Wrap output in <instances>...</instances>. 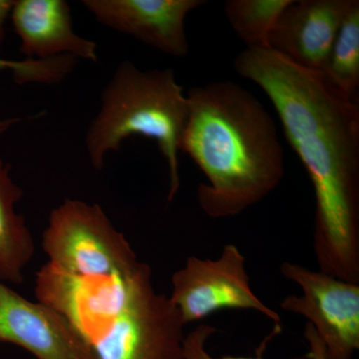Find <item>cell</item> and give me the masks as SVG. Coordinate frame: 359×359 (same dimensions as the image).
Segmentation results:
<instances>
[{"label":"cell","mask_w":359,"mask_h":359,"mask_svg":"<svg viewBox=\"0 0 359 359\" xmlns=\"http://www.w3.org/2000/svg\"><path fill=\"white\" fill-rule=\"evenodd\" d=\"M22 189L13 181L9 166L0 158V280L20 285L23 271L35 252L25 219L15 212Z\"/></svg>","instance_id":"12"},{"label":"cell","mask_w":359,"mask_h":359,"mask_svg":"<svg viewBox=\"0 0 359 359\" xmlns=\"http://www.w3.org/2000/svg\"><path fill=\"white\" fill-rule=\"evenodd\" d=\"M217 334V328L207 323H202L185 335L183 340V356L182 359H264L261 354L256 358L252 356H216L210 354L207 344L212 335ZM287 359H308L306 355L294 356Z\"/></svg>","instance_id":"16"},{"label":"cell","mask_w":359,"mask_h":359,"mask_svg":"<svg viewBox=\"0 0 359 359\" xmlns=\"http://www.w3.org/2000/svg\"><path fill=\"white\" fill-rule=\"evenodd\" d=\"M188 103L174 70L139 69L123 61L101 93V107L90 123L85 144L92 166L103 169L106 156L134 135L157 142L169 168L168 202L181 187L179 152Z\"/></svg>","instance_id":"3"},{"label":"cell","mask_w":359,"mask_h":359,"mask_svg":"<svg viewBox=\"0 0 359 359\" xmlns=\"http://www.w3.org/2000/svg\"><path fill=\"white\" fill-rule=\"evenodd\" d=\"M235 70L264 90L314 191L318 271L359 285V109L320 72L271 49H247Z\"/></svg>","instance_id":"1"},{"label":"cell","mask_w":359,"mask_h":359,"mask_svg":"<svg viewBox=\"0 0 359 359\" xmlns=\"http://www.w3.org/2000/svg\"><path fill=\"white\" fill-rule=\"evenodd\" d=\"M77 61L76 58L67 55L45 60L25 59L15 61L0 58V70L11 71L14 80L20 85H54L60 83L72 72ZM20 121V118L0 120V136Z\"/></svg>","instance_id":"15"},{"label":"cell","mask_w":359,"mask_h":359,"mask_svg":"<svg viewBox=\"0 0 359 359\" xmlns=\"http://www.w3.org/2000/svg\"><path fill=\"white\" fill-rule=\"evenodd\" d=\"M180 151L208 183L201 209L212 219L242 214L275 191L285 176V153L275 121L250 91L231 81L193 87Z\"/></svg>","instance_id":"2"},{"label":"cell","mask_w":359,"mask_h":359,"mask_svg":"<svg viewBox=\"0 0 359 359\" xmlns=\"http://www.w3.org/2000/svg\"><path fill=\"white\" fill-rule=\"evenodd\" d=\"M351 0H294L273 28L269 49L294 65L321 72Z\"/></svg>","instance_id":"10"},{"label":"cell","mask_w":359,"mask_h":359,"mask_svg":"<svg viewBox=\"0 0 359 359\" xmlns=\"http://www.w3.org/2000/svg\"><path fill=\"white\" fill-rule=\"evenodd\" d=\"M42 248L49 264L81 278L125 273L140 262L102 208L79 200L66 199L52 210Z\"/></svg>","instance_id":"4"},{"label":"cell","mask_w":359,"mask_h":359,"mask_svg":"<svg viewBox=\"0 0 359 359\" xmlns=\"http://www.w3.org/2000/svg\"><path fill=\"white\" fill-rule=\"evenodd\" d=\"M294 0H228L224 11L247 49H269V40L283 11Z\"/></svg>","instance_id":"14"},{"label":"cell","mask_w":359,"mask_h":359,"mask_svg":"<svg viewBox=\"0 0 359 359\" xmlns=\"http://www.w3.org/2000/svg\"><path fill=\"white\" fill-rule=\"evenodd\" d=\"M184 327L169 297L156 292L150 273L86 344L96 359H182Z\"/></svg>","instance_id":"5"},{"label":"cell","mask_w":359,"mask_h":359,"mask_svg":"<svg viewBox=\"0 0 359 359\" xmlns=\"http://www.w3.org/2000/svg\"><path fill=\"white\" fill-rule=\"evenodd\" d=\"M14 1L11 0H0V52L4 45V39H6V21L7 18L11 15L13 11Z\"/></svg>","instance_id":"18"},{"label":"cell","mask_w":359,"mask_h":359,"mask_svg":"<svg viewBox=\"0 0 359 359\" xmlns=\"http://www.w3.org/2000/svg\"><path fill=\"white\" fill-rule=\"evenodd\" d=\"M11 15L20 39V52L27 59L67 55L98 61L96 42L74 32L70 6L65 0H18Z\"/></svg>","instance_id":"11"},{"label":"cell","mask_w":359,"mask_h":359,"mask_svg":"<svg viewBox=\"0 0 359 359\" xmlns=\"http://www.w3.org/2000/svg\"><path fill=\"white\" fill-rule=\"evenodd\" d=\"M280 271L302 292L285 297L280 309L308 320L323 344L325 359H353L359 351L358 283L289 262Z\"/></svg>","instance_id":"7"},{"label":"cell","mask_w":359,"mask_h":359,"mask_svg":"<svg viewBox=\"0 0 359 359\" xmlns=\"http://www.w3.org/2000/svg\"><path fill=\"white\" fill-rule=\"evenodd\" d=\"M170 301L184 325L197 323L224 309L254 311L273 321L282 318L250 287L247 259L236 245H224L217 259L191 256L172 276Z\"/></svg>","instance_id":"6"},{"label":"cell","mask_w":359,"mask_h":359,"mask_svg":"<svg viewBox=\"0 0 359 359\" xmlns=\"http://www.w3.org/2000/svg\"><path fill=\"white\" fill-rule=\"evenodd\" d=\"M304 337L309 344V353L306 354L308 359H325V351L318 334L309 323H306Z\"/></svg>","instance_id":"17"},{"label":"cell","mask_w":359,"mask_h":359,"mask_svg":"<svg viewBox=\"0 0 359 359\" xmlns=\"http://www.w3.org/2000/svg\"><path fill=\"white\" fill-rule=\"evenodd\" d=\"M320 73L330 86L348 100L356 102L359 87L358 0H351Z\"/></svg>","instance_id":"13"},{"label":"cell","mask_w":359,"mask_h":359,"mask_svg":"<svg viewBox=\"0 0 359 359\" xmlns=\"http://www.w3.org/2000/svg\"><path fill=\"white\" fill-rule=\"evenodd\" d=\"M205 4V0L82 1L101 25L174 57H184L189 53L186 18Z\"/></svg>","instance_id":"9"},{"label":"cell","mask_w":359,"mask_h":359,"mask_svg":"<svg viewBox=\"0 0 359 359\" xmlns=\"http://www.w3.org/2000/svg\"><path fill=\"white\" fill-rule=\"evenodd\" d=\"M0 342L22 347L37 359H96L62 314L28 301L1 280Z\"/></svg>","instance_id":"8"}]
</instances>
